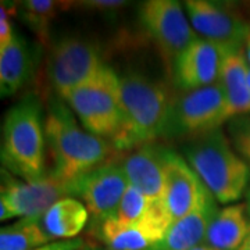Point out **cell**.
<instances>
[{
  "mask_svg": "<svg viewBox=\"0 0 250 250\" xmlns=\"http://www.w3.org/2000/svg\"><path fill=\"white\" fill-rule=\"evenodd\" d=\"M123 125L114 139L116 150H132L166 135L174 102L168 86L141 72L120 75Z\"/></svg>",
  "mask_w": 250,
  "mask_h": 250,
  "instance_id": "cell-1",
  "label": "cell"
},
{
  "mask_svg": "<svg viewBox=\"0 0 250 250\" xmlns=\"http://www.w3.org/2000/svg\"><path fill=\"white\" fill-rule=\"evenodd\" d=\"M45 136L53 160L50 175L65 182L107 163L110 154L116 150L113 143L89 134L78 124L70 106L60 100H54L49 106Z\"/></svg>",
  "mask_w": 250,
  "mask_h": 250,
  "instance_id": "cell-2",
  "label": "cell"
},
{
  "mask_svg": "<svg viewBox=\"0 0 250 250\" xmlns=\"http://www.w3.org/2000/svg\"><path fill=\"white\" fill-rule=\"evenodd\" d=\"M187 161L221 205L239 200L250 179V167L221 128L195 138L185 149Z\"/></svg>",
  "mask_w": 250,
  "mask_h": 250,
  "instance_id": "cell-3",
  "label": "cell"
},
{
  "mask_svg": "<svg viewBox=\"0 0 250 250\" xmlns=\"http://www.w3.org/2000/svg\"><path fill=\"white\" fill-rule=\"evenodd\" d=\"M1 161L9 172L25 182L46 177L45 123L35 98L20 100L4 117Z\"/></svg>",
  "mask_w": 250,
  "mask_h": 250,
  "instance_id": "cell-4",
  "label": "cell"
},
{
  "mask_svg": "<svg viewBox=\"0 0 250 250\" xmlns=\"http://www.w3.org/2000/svg\"><path fill=\"white\" fill-rule=\"evenodd\" d=\"M65 103L89 134L114 142L123 125V108L120 75L107 64L71 92Z\"/></svg>",
  "mask_w": 250,
  "mask_h": 250,
  "instance_id": "cell-5",
  "label": "cell"
},
{
  "mask_svg": "<svg viewBox=\"0 0 250 250\" xmlns=\"http://www.w3.org/2000/svg\"><path fill=\"white\" fill-rule=\"evenodd\" d=\"M104 65L98 46L70 36L53 46L47 62V77L52 89L65 102L71 92L93 78Z\"/></svg>",
  "mask_w": 250,
  "mask_h": 250,
  "instance_id": "cell-6",
  "label": "cell"
},
{
  "mask_svg": "<svg viewBox=\"0 0 250 250\" xmlns=\"http://www.w3.org/2000/svg\"><path fill=\"white\" fill-rule=\"evenodd\" d=\"M139 22L167 62L177 59L199 36L175 0H147L139 7Z\"/></svg>",
  "mask_w": 250,
  "mask_h": 250,
  "instance_id": "cell-7",
  "label": "cell"
},
{
  "mask_svg": "<svg viewBox=\"0 0 250 250\" xmlns=\"http://www.w3.org/2000/svg\"><path fill=\"white\" fill-rule=\"evenodd\" d=\"M229 121L227 100L217 82L202 89L187 92L174 102L166 135L202 136Z\"/></svg>",
  "mask_w": 250,
  "mask_h": 250,
  "instance_id": "cell-8",
  "label": "cell"
},
{
  "mask_svg": "<svg viewBox=\"0 0 250 250\" xmlns=\"http://www.w3.org/2000/svg\"><path fill=\"white\" fill-rule=\"evenodd\" d=\"M0 193V220L42 218L46 211L59 200L71 196V182L52 177L34 182H21L13 178L9 171L3 170Z\"/></svg>",
  "mask_w": 250,
  "mask_h": 250,
  "instance_id": "cell-9",
  "label": "cell"
},
{
  "mask_svg": "<svg viewBox=\"0 0 250 250\" xmlns=\"http://www.w3.org/2000/svg\"><path fill=\"white\" fill-rule=\"evenodd\" d=\"M190 25L203 39L223 50H242L250 35V24L231 7L210 0L184 3Z\"/></svg>",
  "mask_w": 250,
  "mask_h": 250,
  "instance_id": "cell-10",
  "label": "cell"
},
{
  "mask_svg": "<svg viewBox=\"0 0 250 250\" xmlns=\"http://www.w3.org/2000/svg\"><path fill=\"white\" fill-rule=\"evenodd\" d=\"M121 163H104L71 181V196L78 197L100 223L114 218L128 187Z\"/></svg>",
  "mask_w": 250,
  "mask_h": 250,
  "instance_id": "cell-11",
  "label": "cell"
},
{
  "mask_svg": "<svg viewBox=\"0 0 250 250\" xmlns=\"http://www.w3.org/2000/svg\"><path fill=\"white\" fill-rule=\"evenodd\" d=\"M163 205L138 221L123 223L110 218L99 227V236L108 250H154L171 225Z\"/></svg>",
  "mask_w": 250,
  "mask_h": 250,
  "instance_id": "cell-12",
  "label": "cell"
},
{
  "mask_svg": "<svg viewBox=\"0 0 250 250\" xmlns=\"http://www.w3.org/2000/svg\"><path fill=\"white\" fill-rule=\"evenodd\" d=\"M206 187L179 154L170 150L164 170V189L161 205L171 221L192 211L202 199Z\"/></svg>",
  "mask_w": 250,
  "mask_h": 250,
  "instance_id": "cell-13",
  "label": "cell"
},
{
  "mask_svg": "<svg viewBox=\"0 0 250 250\" xmlns=\"http://www.w3.org/2000/svg\"><path fill=\"white\" fill-rule=\"evenodd\" d=\"M223 49L197 38L192 45L184 50L174 64L175 82L181 89H202L214 85L220 78V68L223 62Z\"/></svg>",
  "mask_w": 250,
  "mask_h": 250,
  "instance_id": "cell-14",
  "label": "cell"
},
{
  "mask_svg": "<svg viewBox=\"0 0 250 250\" xmlns=\"http://www.w3.org/2000/svg\"><path fill=\"white\" fill-rule=\"evenodd\" d=\"M168 152V149L147 143L129 150L128 156L121 161L128 184L157 203H161L163 197Z\"/></svg>",
  "mask_w": 250,
  "mask_h": 250,
  "instance_id": "cell-15",
  "label": "cell"
},
{
  "mask_svg": "<svg viewBox=\"0 0 250 250\" xmlns=\"http://www.w3.org/2000/svg\"><path fill=\"white\" fill-rule=\"evenodd\" d=\"M218 210L215 197L206 188L196 207L171 223L163 242L154 250H190L203 245Z\"/></svg>",
  "mask_w": 250,
  "mask_h": 250,
  "instance_id": "cell-16",
  "label": "cell"
},
{
  "mask_svg": "<svg viewBox=\"0 0 250 250\" xmlns=\"http://www.w3.org/2000/svg\"><path fill=\"white\" fill-rule=\"evenodd\" d=\"M249 68L243 49L224 50L218 83L225 95L229 121L235 117L250 114Z\"/></svg>",
  "mask_w": 250,
  "mask_h": 250,
  "instance_id": "cell-17",
  "label": "cell"
},
{
  "mask_svg": "<svg viewBox=\"0 0 250 250\" xmlns=\"http://www.w3.org/2000/svg\"><path fill=\"white\" fill-rule=\"evenodd\" d=\"M34 74V56L28 42L14 34L13 41L0 49V92L11 96L21 90Z\"/></svg>",
  "mask_w": 250,
  "mask_h": 250,
  "instance_id": "cell-18",
  "label": "cell"
},
{
  "mask_svg": "<svg viewBox=\"0 0 250 250\" xmlns=\"http://www.w3.org/2000/svg\"><path fill=\"white\" fill-rule=\"evenodd\" d=\"M246 205L225 206L217 211L205 243L218 250H239L250 232Z\"/></svg>",
  "mask_w": 250,
  "mask_h": 250,
  "instance_id": "cell-19",
  "label": "cell"
},
{
  "mask_svg": "<svg viewBox=\"0 0 250 250\" xmlns=\"http://www.w3.org/2000/svg\"><path fill=\"white\" fill-rule=\"evenodd\" d=\"M89 218L85 205L75 197H64L54 203L43 217L42 224L52 239H77Z\"/></svg>",
  "mask_w": 250,
  "mask_h": 250,
  "instance_id": "cell-20",
  "label": "cell"
},
{
  "mask_svg": "<svg viewBox=\"0 0 250 250\" xmlns=\"http://www.w3.org/2000/svg\"><path fill=\"white\" fill-rule=\"evenodd\" d=\"M50 242L42 218H21L0 231V250H34Z\"/></svg>",
  "mask_w": 250,
  "mask_h": 250,
  "instance_id": "cell-21",
  "label": "cell"
},
{
  "mask_svg": "<svg viewBox=\"0 0 250 250\" xmlns=\"http://www.w3.org/2000/svg\"><path fill=\"white\" fill-rule=\"evenodd\" d=\"M68 3L53 0H27L21 3V18L36 38L47 43L52 22L59 11L65 9Z\"/></svg>",
  "mask_w": 250,
  "mask_h": 250,
  "instance_id": "cell-22",
  "label": "cell"
},
{
  "mask_svg": "<svg viewBox=\"0 0 250 250\" xmlns=\"http://www.w3.org/2000/svg\"><path fill=\"white\" fill-rule=\"evenodd\" d=\"M161 203H157L142 193L139 189H136L132 185H128L125 189L124 195L121 197V202L118 205V210L114 218L123 221V223H132L138 221L143 217L152 213L156 207H159Z\"/></svg>",
  "mask_w": 250,
  "mask_h": 250,
  "instance_id": "cell-23",
  "label": "cell"
},
{
  "mask_svg": "<svg viewBox=\"0 0 250 250\" xmlns=\"http://www.w3.org/2000/svg\"><path fill=\"white\" fill-rule=\"evenodd\" d=\"M228 135L233 149L250 167V114L228 121Z\"/></svg>",
  "mask_w": 250,
  "mask_h": 250,
  "instance_id": "cell-24",
  "label": "cell"
},
{
  "mask_svg": "<svg viewBox=\"0 0 250 250\" xmlns=\"http://www.w3.org/2000/svg\"><path fill=\"white\" fill-rule=\"evenodd\" d=\"M80 7L85 10H92V11H100V13H110V11H117L126 6V1L121 0H89V1H80L77 3Z\"/></svg>",
  "mask_w": 250,
  "mask_h": 250,
  "instance_id": "cell-25",
  "label": "cell"
},
{
  "mask_svg": "<svg viewBox=\"0 0 250 250\" xmlns=\"http://www.w3.org/2000/svg\"><path fill=\"white\" fill-rule=\"evenodd\" d=\"M13 36H14V32L11 29L9 9L4 6V3H1V7H0V49L9 45L13 41Z\"/></svg>",
  "mask_w": 250,
  "mask_h": 250,
  "instance_id": "cell-26",
  "label": "cell"
},
{
  "mask_svg": "<svg viewBox=\"0 0 250 250\" xmlns=\"http://www.w3.org/2000/svg\"><path fill=\"white\" fill-rule=\"evenodd\" d=\"M85 248V242L77 238L70 241H53L34 250H83Z\"/></svg>",
  "mask_w": 250,
  "mask_h": 250,
  "instance_id": "cell-27",
  "label": "cell"
},
{
  "mask_svg": "<svg viewBox=\"0 0 250 250\" xmlns=\"http://www.w3.org/2000/svg\"><path fill=\"white\" fill-rule=\"evenodd\" d=\"M245 56H246V60L249 62L250 65V35L246 41V45H245Z\"/></svg>",
  "mask_w": 250,
  "mask_h": 250,
  "instance_id": "cell-28",
  "label": "cell"
},
{
  "mask_svg": "<svg viewBox=\"0 0 250 250\" xmlns=\"http://www.w3.org/2000/svg\"><path fill=\"white\" fill-rule=\"evenodd\" d=\"M190 250H218V249H215V248H213V246H208V245L203 243V245H199V246H196V248H193V249H190Z\"/></svg>",
  "mask_w": 250,
  "mask_h": 250,
  "instance_id": "cell-29",
  "label": "cell"
},
{
  "mask_svg": "<svg viewBox=\"0 0 250 250\" xmlns=\"http://www.w3.org/2000/svg\"><path fill=\"white\" fill-rule=\"evenodd\" d=\"M239 250H250V232L249 235H248V238L245 239V242H243V245H242Z\"/></svg>",
  "mask_w": 250,
  "mask_h": 250,
  "instance_id": "cell-30",
  "label": "cell"
},
{
  "mask_svg": "<svg viewBox=\"0 0 250 250\" xmlns=\"http://www.w3.org/2000/svg\"><path fill=\"white\" fill-rule=\"evenodd\" d=\"M246 208H248V213L250 215V189L249 192H248V203H246Z\"/></svg>",
  "mask_w": 250,
  "mask_h": 250,
  "instance_id": "cell-31",
  "label": "cell"
},
{
  "mask_svg": "<svg viewBox=\"0 0 250 250\" xmlns=\"http://www.w3.org/2000/svg\"><path fill=\"white\" fill-rule=\"evenodd\" d=\"M248 81H249V88H250V68H249V74H248Z\"/></svg>",
  "mask_w": 250,
  "mask_h": 250,
  "instance_id": "cell-32",
  "label": "cell"
},
{
  "mask_svg": "<svg viewBox=\"0 0 250 250\" xmlns=\"http://www.w3.org/2000/svg\"><path fill=\"white\" fill-rule=\"evenodd\" d=\"M83 250H89V249H88V248H85V249H83Z\"/></svg>",
  "mask_w": 250,
  "mask_h": 250,
  "instance_id": "cell-33",
  "label": "cell"
},
{
  "mask_svg": "<svg viewBox=\"0 0 250 250\" xmlns=\"http://www.w3.org/2000/svg\"><path fill=\"white\" fill-rule=\"evenodd\" d=\"M99 250H108V249H99Z\"/></svg>",
  "mask_w": 250,
  "mask_h": 250,
  "instance_id": "cell-34",
  "label": "cell"
}]
</instances>
